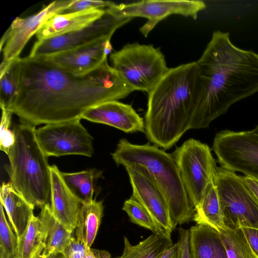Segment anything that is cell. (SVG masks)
<instances>
[{"mask_svg": "<svg viewBox=\"0 0 258 258\" xmlns=\"http://www.w3.org/2000/svg\"><path fill=\"white\" fill-rule=\"evenodd\" d=\"M112 50L110 39L106 38L39 57L67 71L83 75L94 71L107 60Z\"/></svg>", "mask_w": 258, "mask_h": 258, "instance_id": "15", "label": "cell"}, {"mask_svg": "<svg viewBox=\"0 0 258 258\" xmlns=\"http://www.w3.org/2000/svg\"><path fill=\"white\" fill-rule=\"evenodd\" d=\"M111 156L117 165H138L146 169L167 202L174 227L193 219L194 207L171 155L155 145L122 139Z\"/></svg>", "mask_w": 258, "mask_h": 258, "instance_id": "4", "label": "cell"}, {"mask_svg": "<svg viewBox=\"0 0 258 258\" xmlns=\"http://www.w3.org/2000/svg\"><path fill=\"white\" fill-rule=\"evenodd\" d=\"M50 171L51 213L68 230L74 233L82 204L68 187L58 167L55 165L50 166Z\"/></svg>", "mask_w": 258, "mask_h": 258, "instance_id": "17", "label": "cell"}, {"mask_svg": "<svg viewBox=\"0 0 258 258\" xmlns=\"http://www.w3.org/2000/svg\"><path fill=\"white\" fill-rule=\"evenodd\" d=\"M122 210L132 223L151 231L153 234L171 239V236L156 223L146 209L132 196L124 201Z\"/></svg>", "mask_w": 258, "mask_h": 258, "instance_id": "29", "label": "cell"}, {"mask_svg": "<svg viewBox=\"0 0 258 258\" xmlns=\"http://www.w3.org/2000/svg\"><path fill=\"white\" fill-rule=\"evenodd\" d=\"M115 4L110 1L71 0L70 4L58 14L71 13L93 9H106L114 6Z\"/></svg>", "mask_w": 258, "mask_h": 258, "instance_id": "32", "label": "cell"}, {"mask_svg": "<svg viewBox=\"0 0 258 258\" xmlns=\"http://www.w3.org/2000/svg\"><path fill=\"white\" fill-rule=\"evenodd\" d=\"M0 149L8 153L15 142V135L13 130L10 129L12 116L13 113L9 109L1 107Z\"/></svg>", "mask_w": 258, "mask_h": 258, "instance_id": "31", "label": "cell"}, {"mask_svg": "<svg viewBox=\"0 0 258 258\" xmlns=\"http://www.w3.org/2000/svg\"><path fill=\"white\" fill-rule=\"evenodd\" d=\"M256 258H258V257H256Z\"/></svg>", "mask_w": 258, "mask_h": 258, "instance_id": "41", "label": "cell"}, {"mask_svg": "<svg viewBox=\"0 0 258 258\" xmlns=\"http://www.w3.org/2000/svg\"><path fill=\"white\" fill-rule=\"evenodd\" d=\"M171 155L195 209L208 184L215 178L218 167L216 160L208 145L194 139L185 141Z\"/></svg>", "mask_w": 258, "mask_h": 258, "instance_id": "8", "label": "cell"}, {"mask_svg": "<svg viewBox=\"0 0 258 258\" xmlns=\"http://www.w3.org/2000/svg\"><path fill=\"white\" fill-rule=\"evenodd\" d=\"M255 133L258 134V124L257 125H256V126L255 127V128L252 130Z\"/></svg>", "mask_w": 258, "mask_h": 258, "instance_id": "40", "label": "cell"}, {"mask_svg": "<svg viewBox=\"0 0 258 258\" xmlns=\"http://www.w3.org/2000/svg\"><path fill=\"white\" fill-rule=\"evenodd\" d=\"M81 119L47 124L35 129L37 142L46 157L92 156L93 137L82 124Z\"/></svg>", "mask_w": 258, "mask_h": 258, "instance_id": "11", "label": "cell"}, {"mask_svg": "<svg viewBox=\"0 0 258 258\" xmlns=\"http://www.w3.org/2000/svg\"><path fill=\"white\" fill-rule=\"evenodd\" d=\"M177 258H191L189 247V230L180 227L178 229Z\"/></svg>", "mask_w": 258, "mask_h": 258, "instance_id": "34", "label": "cell"}, {"mask_svg": "<svg viewBox=\"0 0 258 258\" xmlns=\"http://www.w3.org/2000/svg\"><path fill=\"white\" fill-rule=\"evenodd\" d=\"M189 230L191 258H228L218 231L197 224Z\"/></svg>", "mask_w": 258, "mask_h": 258, "instance_id": "20", "label": "cell"}, {"mask_svg": "<svg viewBox=\"0 0 258 258\" xmlns=\"http://www.w3.org/2000/svg\"><path fill=\"white\" fill-rule=\"evenodd\" d=\"M87 247H88L78 240L73 234L62 255L65 258H84Z\"/></svg>", "mask_w": 258, "mask_h": 258, "instance_id": "33", "label": "cell"}, {"mask_svg": "<svg viewBox=\"0 0 258 258\" xmlns=\"http://www.w3.org/2000/svg\"><path fill=\"white\" fill-rule=\"evenodd\" d=\"M0 202L18 238L25 230L31 216L34 214V208L14 188L10 181L3 182L2 184Z\"/></svg>", "mask_w": 258, "mask_h": 258, "instance_id": "19", "label": "cell"}, {"mask_svg": "<svg viewBox=\"0 0 258 258\" xmlns=\"http://www.w3.org/2000/svg\"><path fill=\"white\" fill-rule=\"evenodd\" d=\"M219 233L228 258H256L240 228L226 227Z\"/></svg>", "mask_w": 258, "mask_h": 258, "instance_id": "28", "label": "cell"}, {"mask_svg": "<svg viewBox=\"0 0 258 258\" xmlns=\"http://www.w3.org/2000/svg\"><path fill=\"white\" fill-rule=\"evenodd\" d=\"M103 215L102 201L95 199L91 202L82 204L80 208L76 228V238L91 247L93 244Z\"/></svg>", "mask_w": 258, "mask_h": 258, "instance_id": "23", "label": "cell"}, {"mask_svg": "<svg viewBox=\"0 0 258 258\" xmlns=\"http://www.w3.org/2000/svg\"><path fill=\"white\" fill-rule=\"evenodd\" d=\"M242 179L258 202V179L246 176H242Z\"/></svg>", "mask_w": 258, "mask_h": 258, "instance_id": "36", "label": "cell"}, {"mask_svg": "<svg viewBox=\"0 0 258 258\" xmlns=\"http://www.w3.org/2000/svg\"><path fill=\"white\" fill-rule=\"evenodd\" d=\"M214 181L226 227L258 229V202L242 176L220 166L217 167Z\"/></svg>", "mask_w": 258, "mask_h": 258, "instance_id": "7", "label": "cell"}, {"mask_svg": "<svg viewBox=\"0 0 258 258\" xmlns=\"http://www.w3.org/2000/svg\"><path fill=\"white\" fill-rule=\"evenodd\" d=\"M84 258H112L110 253L105 250L87 247Z\"/></svg>", "mask_w": 258, "mask_h": 258, "instance_id": "37", "label": "cell"}, {"mask_svg": "<svg viewBox=\"0 0 258 258\" xmlns=\"http://www.w3.org/2000/svg\"><path fill=\"white\" fill-rule=\"evenodd\" d=\"M20 57L0 66V106L8 108L16 96L21 76Z\"/></svg>", "mask_w": 258, "mask_h": 258, "instance_id": "27", "label": "cell"}, {"mask_svg": "<svg viewBox=\"0 0 258 258\" xmlns=\"http://www.w3.org/2000/svg\"><path fill=\"white\" fill-rule=\"evenodd\" d=\"M206 8V3L197 0L141 1L130 4H115L110 8L117 16L123 18L142 17L147 21L140 29L147 37L162 20L174 14L196 19Z\"/></svg>", "mask_w": 258, "mask_h": 258, "instance_id": "12", "label": "cell"}, {"mask_svg": "<svg viewBox=\"0 0 258 258\" xmlns=\"http://www.w3.org/2000/svg\"><path fill=\"white\" fill-rule=\"evenodd\" d=\"M212 150L221 167L258 179V134L253 130L217 133Z\"/></svg>", "mask_w": 258, "mask_h": 258, "instance_id": "9", "label": "cell"}, {"mask_svg": "<svg viewBox=\"0 0 258 258\" xmlns=\"http://www.w3.org/2000/svg\"><path fill=\"white\" fill-rule=\"evenodd\" d=\"M199 91L196 61L169 69L148 93L145 133L151 142L169 149L190 130Z\"/></svg>", "mask_w": 258, "mask_h": 258, "instance_id": "3", "label": "cell"}, {"mask_svg": "<svg viewBox=\"0 0 258 258\" xmlns=\"http://www.w3.org/2000/svg\"><path fill=\"white\" fill-rule=\"evenodd\" d=\"M173 244L168 239L153 234L136 245L132 244L126 237H124L122 254L116 258H159Z\"/></svg>", "mask_w": 258, "mask_h": 258, "instance_id": "26", "label": "cell"}, {"mask_svg": "<svg viewBox=\"0 0 258 258\" xmlns=\"http://www.w3.org/2000/svg\"><path fill=\"white\" fill-rule=\"evenodd\" d=\"M18 238L0 202V258H17Z\"/></svg>", "mask_w": 258, "mask_h": 258, "instance_id": "30", "label": "cell"}, {"mask_svg": "<svg viewBox=\"0 0 258 258\" xmlns=\"http://www.w3.org/2000/svg\"><path fill=\"white\" fill-rule=\"evenodd\" d=\"M178 250L177 243L172 244L159 258H177Z\"/></svg>", "mask_w": 258, "mask_h": 258, "instance_id": "38", "label": "cell"}, {"mask_svg": "<svg viewBox=\"0 0 258 258\" xmlns=\"http://www.w3.org/2000/svg\"><path fill=\"white\" fill-rule=\"evenodd\" d=\"M20 62L18 91L8 109L21 122L32 126L81 118L90 108L124 98L134 91L107 60L83 75L42 57L27 56L21 58Z\"/></svg>", "mask_w": 258, "mask_h": 258, "instance_id": "1", "label": "cell"}, {"mask_svg": "<svg viewBox=\"0 0 258 258\" xmlns=\"http://www.w3.org/2000/svg\"><path fill=\"white\" fill-rule=\"evenodd\" d=\"M48 258H65V257L61 253H57L52 255L49 256Z\"/></svg>", "mask_w": 258, "mask_h": 258, "instance_id": "39", "label": "cell"}, {"mask_svg": "<svg viewBox=\"0 0 258 258\" xmlns=\"http://www.w3.org/2000/svg\"><path fill=\"white\" fill-rule=\"evenodd\" d=\"M240 229L252 251L258 257V229L249 227H241Z\"/></svg>", "mask_w": 258, "mask_h": 258, "instance_id": "35", "label": "cell"}, {"mask_svg": "<svg viewBox=\"0 0 258 258\" xmlns=\"http://www.w3.org/2000/svg\"><path fill=\"white\" fill-rule=\"evenodd\" d=\"M35 126L21 122L13 130L15 142L7 154V171L14 188L34 208L50 204L51 176L47 157L35 135Z\"/></svg>", "mask_w": 258, "mask_h": 258, "instance_id": "5", "label": "cell"}, {"mask_svg": "<svg viewBox=\"0 0 258 258\" xmlns=\"http://www.w3.org/2000/svg\"><path fill=\"white\" fill-rule=\"evenodd\" d=\"M214 179L208 184L199 206L195 209L192 220L197 225L208 226L220 232L226 227Z\"/></svg>", "mask_w": 258, "mask_h": 258, "instance_id": "21", "label": "cell"}, {"mask_svg": "<svg viewBox=\"0 0 258 258\" xmlns=\"http://www.w3.org/2000/svg\"><path fill=\"white\" fill-rule=\"evenodd\" d=\"M39 217L46 226L47 238L46 247L41 258H48L57 254H63L69 245L73 233L68 230L53 216L50 204L41 208Z\"/></svg>", "mask_w": 258, "mask_h": 258, "instance_id": "24", "label": "cell"}, {"mask_svg": "<svg viewBox=\"0 0 258 258\" xmlns=\"http://www.w3.org/2000/svg\"><path fill=\"white\" fill-rule=\"evenodd\" d=\"M66 184L74 196L82 203L91 202L97 180L102 176V172L96 169L66 173L61 172Z\"/></svg>", "mask_w": 258, "mask_h": 258, "instance_id": "25", "label": "cell"}, {"mask_svg": "<svg viewBox=\"0 0 258 258\" xmlns=\"http://www.w3.org/2000/svg\"><path fill=\"white\" fill-rule=\"evenodd\" d=\"M105 9H93L63 14H56L46 21L36 32L37 41L67 34L87 26L99 19Z\"/></svg>", "mask_w": 258, "mask_h": 258, "instance_id": "18", "label": "cell"}, {"mask_svg": "<svg viewBox=\"0 0 258 258\" xmlns=\"http://www.w3.org/2000/svg\"><path fill=\"white\" fill-rule=\"evenodd\" d=\"M196 63L199 91L190 129L209 127L232 105L258 93V53L235 46L228 32L214 31Z\"/></svg>", "mask_w": 258, "mask_h": 258, "instance_id": "2", "label": "cell"}, {"mask_svg": "<svg viewBox=\"0 0 258 258\" xmlns=\"http://www.w3.org/2000/svg\"><path fill=\"white\" fill-rule=\"evenodd\" d=\"M70 2L54 1L32 15L16 18L1 38L0 48L3 60L11 61L20 57L28 41L41 25L53 15L60 14Z\"/></svg>", "mask_w": 258, "mask_h": 258, "instance_id": "14", "label": "cell"}, {"mask_svg": "<svg viewBox=\"0 0 258 258\" xmlns=\"http://www.w3.org/2000/svg\"><path fill=\"white\" fill-rule=\"evenodd\" d=\"M47 238L46 226L39 216L33 214L25 230L18 238L17 258H41Z\"/></svg>", "mask_w": 258, "mask_h": 258, "instance_id": "22", "label": "cell"}, {"mask_svg": "<svg viewBox=\"0 0 258 258\" xmlns=\"http://www.w3.org/2000/svg\"><path fill=\"white\" fill-rule=\"evenodd\" d=\"M82 119L118 128L125 133H145L143 119L132 105L118 100L105 102L84 112Z\"/></svg>", "mask_w": 258, "mask_h": 258, "instance_id": "16", "label": "cell"}, {"mask_svg": "<svg viewBox=\"0 0 258 258\" xmlns=\"http://www.w3.org/2000/svg\"><path fill=\"white\" fill-rule=\"evenodd\" d=\"M124 168L132 187V196L143 205L156 223L171 236L175 227L168 206L149 173L138 165Z\"/></svg>", "mask_w": 258, "mask_h": 258, "instance_id": "13", "label": "cell"}, {"mask_svg": "<svg viewBox=\"0 0 258 258\" xmlns=\"http://www.w3.org/2000/svg\"><path fill=\"white\" fill-rule=\"evenodd\" d=\"M132 18L120 17L109 8L99 19L86 27L67 34L37 41L28 57H42L82 46L101 39L110 38L119 27Z\"/></svg>", "mask_w": 258, "mask_h": 258, "instance_id": "10", "label": "cell"}, {"mask_svg": "<svg viewBox=\"0 0 258 258\" xmlns=\"http://www.w3.org/2000/svg\"><path fill=\"white\" fill-rule=\"evenodd\" d=\"M112 67L134 90L149 93L169 70L164 55L152 44L127 43L111 53Z\"/></svg>", "mask_w": 258, "mask_h": 258, "instance_id": "6", "label": "cell"}]
</instances>
